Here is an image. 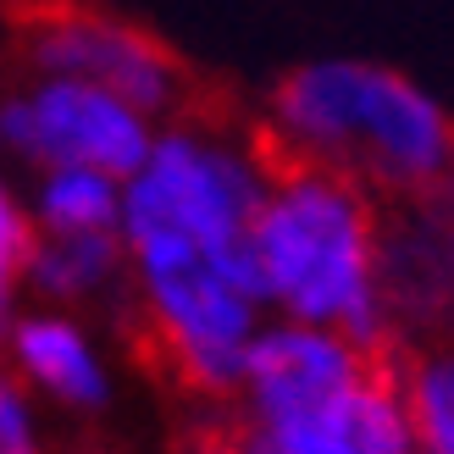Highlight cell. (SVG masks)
<instances>
[{"label": "cell", "mask_w": 454, "mask_h": 454, "mask_svg": "<svg viewBox=\"0 0 454 454\" xmlns=\"http://www.w3.org/2000/svg\"><path fill=\"white\" fill-rule=\"evenodd\" d=\"M271 161L261 145L206 122H155L145 155L122 177L117 233H177L211 255L249 261V222Z\"/></svg>", "instance_id": "cell-4"}, {"label": "cell", "mask_w": 454, "mask_h": 454, "mask_svg": "<svg viewBox=\"0 0 454 454\" xmlns=\"http://www.w3.org/2000/svg\"><path fill=\"white\" fill-rule=\"evenodd\" d=\"M249 449L261 454H416L399 377L388 366H377V360L333 399L255 427Z\"/></svg>", "instance_id": "cell-9"}, {"label": "cell", "mask_w": 454, "mask_h": 454, "mask_svg": "<svg viewBox=\"0 0 454 454\" xmlns=\"http://www.w3.org/2000/svg\"><path fill=\"white\" fill-rule=\"evenodd\" d=\"M0 360L67 416H100L117 399V366L100 333L67 305L17 310L12 327L0 333Z\"/></svg>", "instance_id": "cell-8"}, {"label": "cell", "mask_w": 454, "mask_h": 454, "mask_svg": "<svg viewBox=\"0 0 454 454\" xmlns=\"http://www.w3.org/2000/svg\"><path fill=\"white\" fill-rule=\"evenodd\" d=\"M266 139L366 189L433 200L454 167V117L411 67L377 56H305L271 83Z\"/></svg>", "instance_id": "cell-1"}, {"label": "cell", "mask_w": 454, "mask_h": 454, "mask_svg": "<svg viewBox=\"0 0 454 454\" xmlns=\"http://www.w3.org/2000/svg\"><path fill=\"white\" fill-rule=\"evenodd\" d=\"M249 266L266 316L338 327L382 349L394 316L382 288V216L366 184L310 161L271 167L249 222Z\"/></svg>", "instance_id": "cell-2"}, {"label": "cell", "mask_w": 454, "mask_h": 454, "mask_svg": "<svg viewBox=\"0 0 454 454\" xmlns=\"http://www.w3.org/2000/svg\"><path fill=\"white\" fill-rule=\"evenodd\" d=\"M34 233H117L122 177L95 167H34V189L22 194Z\"/></svg>", "instance_id": "cell-11"}, {"label": "cell", "mask_w": 454, "mask_h": 454, "mask_svg": "<svg viewBox=\"0 0 454 454\" xmlns=\"http://www.w3.org/2000/svg\"><path fill=\"white\" fill-rule=\"evenodd\" d=\"M382 288L388 316L416 310V322H433L449 300V233L443 222H421L416 233H382Z\"/></svg>", "instance_id": "cell-12"}, {"label": "cell", "mask_w": 454, "mask_h": 454, "mask_svg": "<svg viewBox=\"0 0 454 454\" xmlns=\"http://www.w3.org/2000/svg\"><path fill=\"white\" fill-rule=\"evenodd\" d=\"M128 283V249L122 233H39L22 288H34L44 305H100Z\"/></svg>", "instance_id": "cell-10"}, {"label": "cell", "mask_w": 454, "mask_h": 454, "mask_svg": "<svg viewBox=\"0 0 454 454\" xmlns=\"http://www.w3.org/2000/svg\"><path fill=\"white\" fill-rule=\"evenodd\" d=\"M194 454H249V449H233V443H200Z\"/></svg>", "instance_id": "cell-16"}, {"label": "cell", "mask_w": 454, "mask_h": 454, "mask_svg": "<svg viewBox=\"0 0 454 454\" xmlns=\"http://www.w3.org/2000/svg\"><path fill=\"white\" fill-rule=\"evenodd\" d=\"M399 394H404V421H411V449L454 454V360L443 349L421 355L399 377Z\"/></svg>", "instance_id": "cell-13"}, {"label": "cell", "mask_w": 454, "mask_h": 454, "mask_svg": "<svg viewBox=\"0 0 454 454\" xmlns=\"http://www.w3.org/2000/svg\"><path fill=\"white\" fill-rule=\"evenodd\" d=\"M44 421H39V394L0 360V449L6 454H39Z\"/></svg>", "instance_id": "cell-15"}, {"label": "cell", "mask_w": 454, "mask_h": 454, "mask_svg": "<svg viewBox=\"0 0 454 454\" xmlns=\"http://www.w3.org/2000/svg\"><path fill=\"white\" fill-rule=\"evenodd\" d=\"M155 133V117L122 95L83 78L28 73L0 100V161L22 167H95L111 177H128Z\"/></svg>", "instance_id": "cell-5"}, {"label": "cell", "mask_w": 454, "mask_h": 454, "mask_svg": "<svg viewBox=\"0 0 454 454\" xmlns=\"http://www.w3.org/2000/svg\"><path fill=\"white\" fill-rule=\"evenodd\" d=\"M366 344H355L349 333L338 327H316V322H294V316H266L255 327L244 349V366H239V399H244V416H249V433L266 421H283V416H300L310 404L333 399L338 388L372 366Z\"/></svg>", "instance_id": "cell-7"}, {"label": "cell", "mask_w": 454, "mask_h": 454, "mask_svg": "<svg viewBox=\"0 0 454 454\" xmlns=\"http://www.w3.org/2000/svg\"><path fill=\"white\" fill-rule=\"evenodd\" d=\"M0 454H6V449H0Z\"/></svg>", "instance_id": "cell-18"}, {"label": "cell", "mask_w": 454, "mask_h": 454, "mask_svg": "<svg viewBox=\"0 0 454 454\" xmlns=\"http://www.w3.org/2000/svg\"><path fill=\"white\" fill-rule=\"evenodd\" d=\"M34 222H28V206L12 184H0V333L12 327V316L22 310V271H28V255H34Z\"/></svg>", "instance_id": "cell-14"}, {"label": "cell", "mask_w": 454, "mask_h": 454, "mask_svg": "<svg viewBox=\"0 0 454 454\" xmlns=\"http://www.w3.org/2000/svg\"><path fill=\"white\" fill-rule=\"evenodd\" d=\"M128 249V288L145 310L155 349L194 394H233L239 366L255 327L266 322V300L249 261L211 255L177 233L122 239Z\"/></svg>", "instance_id": "cell-3"}, {"label": "cell", "mask_w": 454, "mask_h": 454, "mask_svg": "<svg viewBox=\"0 0 454 454\" xmlns=\"http://www.w3.org/2000/svg\"><path fill=\"white\" fill-rule=\"evenodd\" d=\"M249 454H261V449H249Z\"/></svg>", "instance_id": "cell-17"}, {"label": "cell", "mask_w": 454, "mask_h": 454, "mask_svg": "<svg viewBox=\"0 0 454 454\" xmlns=\"http://www.w3.org/2000/svg\"><path fill=\"white\" fill-rule=\"evenodd\" d=\"M28 73H56V78H83L100 83L145 117L167 122L184 106V67L150 28L111 12H83V6H56L28 22L22 34Z\"/></svg>", "instance_id": "cell-6"}]
</instances>
